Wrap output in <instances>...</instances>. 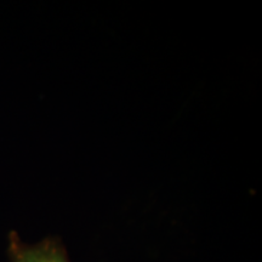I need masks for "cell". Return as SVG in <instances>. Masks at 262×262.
<instances>
[{
  "label": "cell",
  "instance_id": "obj_1",
  "mask_svg": "<svg viewBox=\"0 0 262 262\" xmlns=\"http://www.w3.org/2000/svg\"><path fill=\"white\" fill-rule=\"evenodd\" d=\"M8 255L11 262H71L58 238L49 237L35 244H28L15 231L9 233Z\"/></svg>",
  "mask_w": 262,
  "mask_h": 262
}]
</instances>
